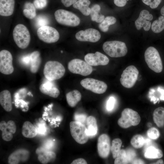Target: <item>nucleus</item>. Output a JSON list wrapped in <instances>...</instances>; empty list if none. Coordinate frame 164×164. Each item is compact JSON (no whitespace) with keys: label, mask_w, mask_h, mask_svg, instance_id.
Here are the masks:
<instances>
[{"label":"nucleus","mask_w":164,"mask_h":164,"mask_svg":"<svg viewBox=\"0 0 164 164\" xmlns=\"http://www.w3.org/2000/svg\"><path fill=\"white\" fill-rule=\"evenodd\" d=\"M65 70L60 62L56 61H49L45 64L43 70L45 77L48 80H58L64 75Z\"/></svg>","instance_id":"f257e3e1"},{"label":"nucleus","mask_w":164,"mask_h":164,"mask_svg":"<svg viewBox=\"0 0 164 164\" xmlns=\"http://www.w3.org/2000/svg\"><path fill=\"white\" fill-rule=\"evenodd\" d=\"M144 57L146 63L151 70L157 73L162 71V61L156 49L152 46L148 47L145 52Z\"/></svg>","instance_id":"f03ea898"},{"label":"nucleus","mask_w":164,"mask_h":164,"mask_svg":"<svg viewBox=\"0 0 164 164\" xmlns=\"http://www.w3.org/2000/svg\"><path fill=\"white\" fill-rule=\"evenodd\" d=\"M104 51L112 57H120L125 56L128 52L125 43L119 41H108L103 45Z\"/></svg>","instance_id":"7ed1b4c3"},{"label":"nucleus","mask_w":164,"mask_h":164,"mask_svg":"<svg viewBox=\"0 0 164 164\" xmlns=\"http://www.w3.org/2000/svg\"><path fill=\"white\" fill-rule=\"evenodd\" d=\"M14 40L20 48L25 49L29 46L30 41V35L27 28L24 25H16L13 31Z\"/></svg>","instance_id":"20e7f679"},{"label":"nucleus","mask_w":164,"mask_h":164,"mask_svg":"<svg viewBox=\"0 0 164 164\" xmlns=\"http://www.w3.org/2000/svg\"><path fill=\"white\" fill-rule=\"evenodd\" d=\"M141 118L138 113L132 109L126 108L122 112L121 116L118 121V125L123 128L138 125Z\"/></svg>","instance_id":"39448f33"},{"label":"nucleus","mask_w":164,"mask_h":164,"mask_svg":"<svg viewBox=\"0 0 164 164\" xmlns=\"http://www.w3.org/2000/svg\"><path fill=\"white\" fill-rule=\"evenodd\" d=\"M56 21L62 25L74 27L80 23V18L75 14L63 9H58L54 13Z\"/></svg>","instance_id":"423d86ee"},{"label":"nucleus","mask_w":164,"mask_h":164,"mask_svg":"<svg viewBox=\"0 0 164 164\" xmlns=\"http://www.w3.org/2000/svg\"><path fill=\"white\" fill-rule=\"evenodd\" d=\"M71 134L78 143L84 144L87 141L89 136L86 133L87 128L83 124L76 121L70 123Z\"/></svg>","instance_id":"0eeeda50"},{"label":"nucleus","mask_w":164,"mask_h":164,"mask_svg":"<svg viewBox=\"0 0 164 164\" xmlns=\"http://www.w3.org/2000/svg\"><path fill=\"white\" fill-rule=\"evenodd\" d=\"M139 71L133 65L127 67L123 71L120 79L121 84L124 87L130 88L135 84L138 79Z\"/></svg>","instance_id":"6e6552de"},{"label":"nucleus","mask_w":164,"mask_h":164,"mask_svg":"<svg viewBox=\"0 0 164 164\" xmlns=\"http://www.w3.org/2000/svg\"><path fill=\"white\" fill-rule=\"evenodd\" d=\"M39 38L43 42L51 43L56 42L60 38L57 30L55 28L47 26L39 27L37 31Z\"/></svg>","instance_id":"1a4fd4ad"},{"label":"nucleus","mask_w":164,"mask_h":164,"mask_svg":"<svg viewBox=\"0 0 164 164\" xmlns=\"http://www.w3.org/2000/svg\"><path fill=\"white\" fill-rule=\"evenodd\" d=\"M68 68L71 72L83 76L90 74L93 70L91 65L86 62L78 59L70 61L68 63Z\"/></svg>","instance_id":"9d476101"},{"label":"nucleus","mask_w":164,"mask_h":164,"mask_svg":"<svg viewBox=\"0 0 164 164\" xmlns=\"http://www.w3.org/2000/svg\"><path fill=\"white\" fill-rule=\"evenodd\" d=\"M80 83L85 89L97 94L104 93L107 88V85L105 82L92 78L83 79Z\"/></svg>","instance_id":"9b49d317"},{"label":"nucleus","mask_w":164,"mask_h":164,"mask_svg":"<svg viewBox=\"0 0 164 164\" xmlns=\"http://www.w3.org/2000/svg\"><path fill=\"white\" fill-rule=\"evenodd\" d=\"M13 58L10 52L3 50L0 52V71L5 75L12 73L14 69L12 65Z\"/></svg>","instance_id":"f8f14e48"},{"label":"nucleus","mask_w":164,"mask_h":164,"mask_svg":"<svg viewBox=\"0 0 164 164\" xmlns=\"http://www.w3.org/2000/svg\"><path fill=\"white\" fill-rule=\"evenodd\" d=\"M101 37V35L99 31L91 28L80 31L75 35L76 39L79 41L93 43L97 42Z\"/></svg>","instance_id":"ddd939ff"},{"label":"nucleus","mask_w":164,"mask_h":164,"mask_svg":"<svg viewBox=\"0 0 164 164\" xmlns=\"http://www.w3.org/2000/svg\"><path fill=\"white\" fill-rule=\"evenodd\" d=\"M110 138L106 134L100 136L97 143V151L99 156L103 158H106L108 156L111 150Z\"/></svg>","instance_id":"4468645a"},{"label":"nucleus","mask_w":164,"mask_h":164,"mask_svg":"<svg viewBox=\"0 0 164 164\" xmlns=\"http://www.w3.org/2000/svg\"><path fill=\"white\" fill-rule=\"evenodd\" d=\"M84 59L85 61L91 66L106 65L109 62L108 58L99 52H96L95 53H88L85 56Z\"/></svg>","instance_id":"2eb2a0df"},{"label":"nucleus","mask_w":164,"mask_h":164,"mask_svg":"<svg viewBox=\"0 0 164 164\" xmlns=\"http://www.w3.org/2000/svg\"><path fill=\"white\" fill-rule=\"evenodd\" d=\"M23 61L29 65L31 72L36 73L38 71L41 63L40 53L37 51H34L24 57Z\"/></svg>","instance_id":"dca6fc26"},{"label":"nucleus","mask_w":164,"mask_h":164,"mask_svg":"<svg viewBox=\"0 0 164 164\" xmlns=\"http://www.w3.org/2000/svg\"><path fill=\"white\" fill-rule=\"evenodd\" d=\"M29 152L25 149H18L12 152L8 158L9 164H18L27 161L29 157Z\"/></svg>","instance_id":"f3484780"},{"label":"nucleus","mask_w":164,"mask_h":164,"mask_svg":"<svg viewBox=\"0 0 164 164\" xmlns=\"http://www.w3.org/2000/svg\"><path fill=\"white\" fill-rule=\"evenodd\" d=\"M15 0H0V15L3 16L12 15L14 12Z\"/></svg>","instance_id":"a211bd4d"},{"label":"nucleus","mask_w":164,"mask_h":164,"mask_svg":"<svg viewBox=\"0 0 164 164\" xmlns=\"http://www.w3.org/2000/svg\"><path fill=\"white\" fill-rule=\"evenodd\" d=\"M0 104L3 108L6 111L10 112L12 109L11 95L10 92L5 90L0 93Z\"/></svg>","instance_id":"6ab92c4d"},{"label":"nucleus","mask_w":164,"mask_h":164,"mask_svg":"<svg viewBox=\"0 0 164 164\" xmlns=\"http://www.w3.org/2000/svg\"><path fill=\"white\" fill-rule=\"evenodd\" d=\"M39 89L42 93L54 98L57 97L60 94L59 90L50 82L41 84Z\"/></svg>","instance_id":"aec40b11"},{"label":"nucleus","mask_w":164,"mask_h":164,"mask_svg":"<svg viewBox=\"0 0 164 164\" xmlns=\"http://www.w3.org/2000/svg\"><path fill=\"white\" fill-rule=\"evenodd\" d=\"M153 19V16L146 10H142L139 14L138 18L135 22V25L136 29L140 30L147 21H151Z\"/></svg>","instance_id":"412c9836"},{"label":"nucleus","mask_w":164,"mask_h":164,"mask_svg":"<svg viewBox=\"0 0 164 164\" xmlns=\"http://www.w3.org/2000/svg\"><path fill=\"white\" fill-rule=\"evenodd\" d=\"M22 133L24 137L32 138L37 135V131L36 128L29 121H25L22 125Z\"/></svg>","instance_id":"4be33fe9"},{"label":"nucleus","mask_w":164,"mask_h":164,"mask_svg":"<svg viewBox=\"0 0 164 164\" xmlns=\"http://www.w3.org/2000/svg\"><path fill=\"white\" fill-rule=\"evenodd\" d=\"M81 95L77 90H74L66 94V98L68 105L71 107H75L80 100Z\"/></svg>","instance_id":"5701e85b"},{"label":"nucleus","mask_w":164,"mask_h":164,"mask_svg":"<svg viewBox=\"0 0 164 164\" xmlns=\"http://www.w3.org/2000/svg\"><path fill=\"white\" fill-rule=\"evenodd\" d=\"M91 2L89 0H79L73 5L74 8L78 9L84 15L90 14L91 8L89 7Z\"/></svg>","instance_id":"b1692460"},{"label":"nucleus","mask_w":164,"mask_h":164,"mask_svg":"<svg viewBox=\"0 0 164 164\" xmlns=\"http://www.w3.org/2000/svg\"><path fill=\"white\" fill-rule=\"evenodd\" d=\"M86 124L87 126L86 133L87 135L91 136L96 135L98 129L95 118L93 116H89L87 118Z\"/></svg>","instance_id":"393cba45"},{"label":"nucleus","mask_w":164,"mask_h":164,"mask_svg":"<svg viewBox=\"0 0 164 164\" xmlns=\"http://www.w3.org/2000/svg\"><path fill=\"white\" fill-rule=\"evenodd\" d=\"M153 120L154 123L159 128L164 126V108L159 107L155 109L153 113Z\"/></svg>","instance_id":"a878e982"},{"label":"nucleus","mask_w":164,"mask_h":164,"mask_svg":"<svg viewBox=\"0 0 164 164\" xmlns=\"http://www.w3.org/2000/svg\"><path fill=\"white\" fill-rule=\"evenodd\" d=\"M100 6L98 4L94 5L91 8L90 14L92 21L101 23L103 20L104 16L100 13Z\"/></svg>","instance_id":"bb28decb"},{"label":"nucleus","mask_w":164,"mask_h":164,"mask_svg":"<svg viewBox=\"0 0 164 164\" xmlns=\"http://www.w3.org/2000/svg\"><path fill=\"white\" fill-rule=\"evenodd\" d=\"M163 155V152L160 149L152 146L147 148L144 153L145 157L149 159H159Z\"/></svg>","instance_id":"cd10ccee"},{"label":"nucleus","mask_w":164,"mask_h":164,"mask_svg":"<svg viewBox=\"0 0 164 164\" xmlns=\"http://www.w3.org/2000/svg\"><path fill=\"white\" fill-rule=\"evenodd\" d=\"M56 157L55 153L51 151H46L38 154V160L42 164H46L54 161Z\"/></svg>","instance_id":"c85d7f7f"},{"label":"nucleus","mask_w":164,"mask_h":164,"mask_svg":"<svg viewBox=\"0 0 164 164\" xmlns=\"http://www.w3.org/2000/svg\"><path fill=\"white\" fill-rule=\"evenodd\" d=\"M23 10L24 15L27 18L32 19L36 16V7L32 3L28 2L25 3Z\"/></svg>","instance_id":"c756f323"},{"label":"nucleus","mask_w":164,"mask_h":164,"mask_svg":"<svg viewBox=\"0 0 164 164\" xmlns=\"http://www.w3.org/2000/svg\"><path fill=\"white\" fill-rule=\"evenodd\" d=\"M116 22V19L114 17L112 16H107L99 24V28L103 32H107L108 30L109 26L114 24Z\"/></svg>","instance_id":"7c9ffc66"},{"label":"nucleus","mask_w":164,"mask_h":164,"mask_svg":"<svg viewBox=\"0 0 164 164\" xmlns=\"http://www.w3.org/2000/svg\"><path fill=\"white\" fill-rule=\"evenodd\" d=\"M151 29L155 33L161 32L164 29V16H161L158 19L154 21L151 25Z\"/></svg>","instance_id":"2f4dec72"},{"label":"nucleus","mask_w":164,"mask_h":164,"mask_svg":"<svg viewBox=\"0 0 164 164\" xmlns=\"http://www.w3.org/2000/svg\"><path fill=\"white\" fill-rule=\"evenodd\" d=\"M122 144V141L120 138H116L112 140L111 150L114 158L115 159L117 157L121 150Z\"/></svg>","instance_id":"473e14b6"},{"label":"nucleus","mask_w":164,"mask_h":164,"mask_svg":"<svg viewBox=\"0 0 164 164\" xmlns=\"http://www.w3.org/2000/svg\"><path fill=\"white\" fill-rule=\"evenodd\" d=\"M145 142L143 136L141 135L137 134L134 136L132 138L130 143L135 148L138 149L142 147Z\"/></svg>","instance_id":"72a5a7b5"},{"label":"nucleus","mask_w":164,"mask_h":164,"mask_svg":"<svg viewBox=\"0 0 164 164\" xmlns=\"http://www.w3.org/2000/svg\"><path fill=\"white\" fill-rule=\"evenodd\" d=\"M126 150L121 149L117 157L115 158V164H125L128 163Z\"/></svg>","instance_id":"f704fd0d"},{"label":"nucleus","mask_w":164,"mask_h":164,"mask_svg":"<svg viewBox=\"0 0 164 164\" xmlns=\"http://www.w3.org/2000/svg\"><path fill=\"white\" fill-rule=\"evenodd\" d=\"M4 128L8 132L12 134H14L16 130V125L15 122L12 120H9L3 126Z\"/></svg>","instance_id":"c9c22d12"},{"label":"nucleus","mask_w":164,"mask_h":164,"mask_svg":"<svg viewBox=\"0 0 164 164\" xmlns=\"http://www.w3.org/2000/svg\"><path fill=\"white\" fill-rule=\"evenodd\" d=\"M147 134L149 138L153 139H157L160 135L159 132L155 127L150 128L147 131Z\"/></svg>","instance_id":"e433bc0d"},{"label":"nucleus","mask_w":164,"mask_h":164,"mask_svg":"<svg viewBox=\"0 0 164 164\" xmlns=\"http://www.w3.org/2000/svg\"><path fill=\"white\" fill-rule=\"evenodd\" d=\"M142 2L152 9L157 8L161 3L162 0H142Z\"/></svg>","instance_id":"4c0bfd02"},{"label":"nucleus","mask_w":164,"mask_h":164,"mask_svg":"<svg viewBox=\"0 0 164 164\" xmlns=\"http://www.w3.org/2000/svg\"><path fill=\"white\" fill-rule=\"evenodd\" d=\"M2 132V138L3 140L6 141H11L13 138V134L8 132L5 128L0 129Z\"/></svg>","instance_id":"58836bf2"},{"label":"nucleus","mask_w":164,"mask_h":164,"mask_svg":"<svg viewBox=\"0 0 164 164\" xmlns=\"http://www.w3.org/2000/svg\"><path fill=\"white\" fill-rule=\"evenodd\" d=\"M47 3L46 0H35L34 4L36 8L42 9L46 6Z\"/></svg>","instance_id":"ea45409f"},{"label":"nucleus","mask_w":164,"mask_h":164,"mask_svg":"<svg viewBox=\"0 0 164 164\" xmlns=\"http://www.w3.org/2000/svg\"><path fill=\"white\" fill-rule=\"evenodd\" d=\"M128 163L131 162L136 156L135 151L132 149L126 151Z\"/></svg>","instance_id":"a19ab883"},{"label":"nucleus","mask_w":164,"mask_h":164,"mask_svg":"<svg viewBox=\"0 0 164 164\" xmlns=\"http://www.w3.org/2000/svg\"><path fill=\"white\" fill-rule=\"evenodd\" d=\"M86 116L84 114H77L74 116L75 121L80 122L83 124L86 123L87 119Z\"/></svg>","instance_id":"79ce46f5"},{"label":"nucleus","mask_w":164,"mask_h":164,"mask_svg":"<svg viewBox=\"0 0 164 164\" xmlns=\"http://www.w3.org/2000/svg\"><path fill=\"white\" fill-rule=\"evenodd\" d=\"M115 99L114 97H111L108 100L106 105V108L108 111L111 110L114 108Z\"/></svg>","instance_id":"37998d69"},{"label":"nucleus","mask_w":164,"mask_h":164,"mask_svg":"<svg viewBox=\"0 0 164 164\" xmlns=\"http://www.w3.org/2000/svg\"><path fill=\"white\" fill-rule=\"evenodd\" d=\"M79 0H61V2L64 5L68 7L73 5Z\"/></svg>","instance_id":"c03bdc74"},{"label":"nucleus","mask_w":164,"mask_h":164,"mask_svg":"<svg viewBox=\"0 0 164 164\" xmlns=\"http://www.w3.org/2000/svg\"><path fill=\"white\" fill-rule=\"evenodd\" d=\"M114 2L116 6L122 7L126 5L127 1L126 0H114Z\"/></svg>","instance_id":"a18cd8bd"},{"label":"nucleus","mask_w":164,"mask_h":164,"mask_svg":"<svg viewBox=\"0 0 164 164\" xmlns=\"http://www.w3.org/2000/svg\"><path fill=\"white\" fill-rule=\"evenodd\" d=\"M71 164H86L87 163L84 159L80 158L74 160Z\"/></svg>","instance_id":"49530a36"},{"label":"nucleus","mask_w":164,"mask_h":164,"mask_svg":"<svg viewBox=\"0 0 164 164\" xmlns=\"http://www.w3.org/2000/svg\"><path fill=\"white\" fill-rule=\"evenodd\" d=\"M151 26V23L150 21H147L144 24L143 28L144 30L146 31H148Z\"/></svg>","instance_id":"de8ad7c7"},{"label":"nucleus","mask_w":164,"mask_h":164,"mask_svg":"<svg viewBox=\"0 0 164 164\" xmlns=\"http://www.w3.org/2000/svg\"><path fill=\"white\" fill-rule=\"evenodd\" d=\"M132 164H145L144 162L140 159H134L131 162Z\"/></svg>","instance_id":"09e8293b"},{"label":"nucleus","mask_w":164,"mask_h":164,"mask_svg":"<svg viewBox=\"0 0 164 164\" xmlns=\"http://www.w3.org/2000/svg\"><path fill=\"white\" fill-rule=\"evenodd\" d=\"M160 13L162 16H164V5L161 9Z\"/></svg>","instance_id":"8fccbe9b"},{"label":"nucleus","mask_w":164,"mask_h":164,"mask_svg":"<svg viewBox=\"0 0 164 164\" xmlns=\"http://www.w3.org/2000/svg\"><path fill=\"white\" fill-rule=\"evenodd\" d=\"M154 164H164V162L162 160L159 159Z\"/></svg>","instance_id":"3c124183"},{"label":"nucleus","mask_w":164,"mask_h":164,"mask_svg":"<svg viewBox=\"0 0 164 164\" xmlns=\"http://www.w3.org/2000/svg\"><path fill=\"white\" fill-rule=\"evenodd\" d=\"M127 1H128L129 0H126Z\"/></svg>","instance_id":"603ef678"}]
</instances>
